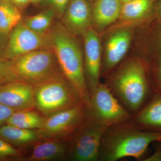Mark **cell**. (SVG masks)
Here are the masks:
<instances>
[{
	"label": "cell",
	"instance_id": "obj_9",
	"mask_svg": "<svg viewBox=\"0 0 161 161\" xmlns=\"http://www.w3.org/2000/svg\"><path fill=\"white\" fill-rule=\"evenodd\" d=\"M50 48V40L48 32L41 34L32 30L23 20L13 30L1 58L12 60L30 52Z\"/></svg>",
	"mask_w": 161,
	"mask_h": 161
},
{
	"label": "cell",
	"instance_id": "obj_4",
	"mask_svg": "<svg viewBox=\"0 0 161 161\" xmlns=\"http://www.w3.org/2000/svg\"><path fill=\"white\" fill-rule=\"evenodd\" d=\"M33 86L35 108L46 117L85 104L62 74L33 85Z\"/></svg>",
	"mask_w": 161,
	"mask_h": 161
},
{
	"label": "cell",
	"instance_id": "obj_22",
	"mask_svg": "<svg viewBox=\"0 0 161 161\" xmlns=\"http://www.w3.org/2000/svg\"><path fill=\"white\" fill-rule=\"evenodd\" d=\"M157 37V51L151 63H148L150 79L156 92H161V27Z\"/></svg>",
	"mask_w": 161,
	"mask_h": 161
},
{
	"label": "cell",
	"instance_id": "obj_7",
	"mask_svg": "<svg viewBox=\"0 0 161 161\" xmlns=\"http://www.w3.org/2000/svg\"><path fill=\"white\" fill-rule=\"evenodd\" d=\"M87 119L84 104L46 117L43 126L37 130L43 139L69 142L80 130Z\"/></svg>",
	"mask_w": 161,
	"mask_h": 161
},
{
	"label": "cell",
	"instance_id": "obj_3",
	"mask_svg": "<svg viewBox=\"0 0 161 161\" xmlns=\"http://www.w3.org/2000/svg\"><path fill=\"white\" fill-rule=\"evenodd\" d=\"M48 33L50 48L54 53L62 75L87 106L90 93L85 74L83 55L75 36L59 22H54Z\"/></svg>",
	"mask_w": 161,
	"mask_h": 161
},
{
	"label": "cell",
	"instance_id": "obj_30",
	"mask_svg": "<svg viewBox=\"0 0 161 161\" xmlns=\"http://www.w3.org/2000/svg\"><path fill=\"white\" fill-rule=\"evenodd\" d=\"M155 14L157 19L161 22V0L156 7Z\"/></svg>",
	"mask_w": 161,
	"mask_h": 161
},
{
	"label": "cell",
	"instance_id": "obj_15",
	"mask_svg": "<svg viewBox=\"0 0 161 161\" xmlns=\"http://www.w3.org/2000/svg\"><path fill=\"white\" fill-rule=\"evenodd\" d=\"M120 0H95L92 4V25L102 30L120 17Z\"/></svg>",
	"mask_w": 161,
	"mask_h": 161
},
{
	"label": "cell",
	"instance_id": "obj_29",
	"mask_svg": "<svg viewBox=\"0 0 161 161\" xmlns=\"http://www.w3.org/2000/svg\"><path fill=\"white\" fill-rule=\"evenodd\" d=\"M9 35L6 34L0 30V55L6 46Z\"/></svg>",
	"mask_w": 161,
	"mask_h": 161
},
{
	"label": "cell",
	"instance_id": "obj_31",
	"mask_svg": "<svg viewBox=\"0 0 161 161\" xmlns=\"http://www.w3.org/2000/svg\"><path fill=\"white\" fill-rule=\"evenodd\" d=\"M43 0H32V3L34 4H38L40 3H42Z\"/></svg>",
	"mask_w": 161,
	"mask_h": 161
},
{
	"label": "cell",
	"instance_id": "obj_17",
	"mask_svg": "<svg viewBox=\"0 0 161 161\" xmlns=\"http://www.w3.org/2000/svg\"><path fill=\"white\" fill-rule=\"evenodd\" d=\"M0 137L20 145L35 143L41 138L37 130L22 129L8 124L0 127Z\"/></svg>",
	"mask_w": 161,
	"mask_h": 161
},
{
	"label": "cell",
	"instance_id": "obj_28",
	"mask_svg": "<svg viewBox=\"0 0 161 161\" xmlns=\"http://www.w3.org/2000/svg\"><path fill=\"white\" fill-rule=\"evenodd\" d=\"M10 1L21 10L26 8L30 3H32V0H10Z\"/></svg>",
	"mask_w": 161,
	"mask_h": 161
},
{
	"label": "cell",
	"instance_id": "obj_27",
	"mask_svg": "<svg viewBox=\"0 0 161 161\" xmlns=\"http://www.w3.org/2000/svg\"><path fill=\"white\" fill-rule=\"evenodd\" d=\"M143 161H161V145L158 146L155 152L146 158L143 159Z\"/></svg>",
	"mask_w": 161,
	"mask_h": 161
},
{
	"label": "cell",
	"instance_id": "obj_34",
	"mask_svg": "<svg viewBox=\"0 0 161 161\" xmlns=\"http://www.w3.org/2000/svg\"><path fill=\"white\" fill-rule=\"evenodd\" d=\"M88 1H90V2H94V1H95V0H88Z\"/></svg>",
	"mask_w": 161,
	"mask_h": 161
},
{
	"label": "cell",
	"instance_id": "obj_19",
	"mask_svg": "<svg viewBox=\"0 0 161 161\" xmlns=\"http://www.w3.org/2000/svg\"><path fill=\"white\" fill-rule=\"evenodd\" d=\"M46 117L29 111H16L8 119V125L27 130H39L43 126Z\"/></svg>",
	"mask_w": 161,
	"mask_h": 161
},
{
	"label": "cell",
	"instance_id": "obj_20",
	"mask_svg": "<svg viewBox=\"0 0 161 161\" xmlns=\"http://www.w3.org/2000/svg\"><path fill=\"white\" fill-rule=\"evenodd\" d=\"M153 3L152 0H132L123 3L120 17L125 21L140 19L150 11Z\"/></svg>",
	"mask_w": 161,
	"mask_h": 161
},
{
	"label": "cell",
	"instance_id": "obj_16",
	"mask_svg": "<svg viewBox=\"0 0 161 161\" xmlns=\"http://www.w3.org/2000/svg\"><path fill=\"white\" fill-rule=\"evenodd\" d=\"M35 142L31 155L24 161H46L64 158L67 155V145L65 142L55 140L44 139Z\"/></svg>",
	"mask_w": 161,
	"mask_h": 161
},
{
	"label": "cell",
	"instance_id": "obj_21",
	"mask_svg": "<svg viewBox=\"0 0 161 161\" xmlns=\"http://www.w3.org/2000/svg\"><path fill=\"white\" fill-rule=\"evenodd\" d=\"M56 16L54 10L47 8L38 14L27 17L23 21L32 30L39 33L46 34L49 31Z\"/></svg>",
	"mask_w": 161,
	"mask_h": 161
},
{
	"label": "cell",
	"instance_id": "obj_23",
	"mask_svg": "<svg viewBox=\"0 0 161 161\" xmlns=\"http://www.w3.org/2000/svg\"><path fill=\"white\" fill-rule=\"evenodd\" d=\"M14 80L11 60L0 57V86Z\"/></svg>",
	"mask_w": 161,
	"mask_h": 161
},
{
	"label": "cell",
	"instance_id": "obj_1",
	"mask_svg": "<svg viewBox=\"0 0 161 161\" xmlns=\"http://www.w3.org/2000/svg\"><path fill=\"white\" fill-rule=\"evenodd\" d=\"M106 85L132 115L139 112L156 92L150 79L148 63L137 58L123 64Z\"/></svg>",
	"mask_w": 161,
	"mask_h": 161
},
{
	"label": "cell",
	"instance_id": "obj_26",
	"mask_svg": "<svg viewBox=\"0 0 161 161\" xmlns=\"http://www.w3.org/2000/svg\"><path fill=\"white\" fill-rule=\"evenodd\" d=\"M15 111L16 110L0 103V127L3 126V124L6 123L8 119Z\"/></svg>",
	"mask_w": 161,
	"mask_h": 161
},
{
	"label": "cell",
	"instance_id": "obj_10",
	"mask_svg": "<svg viewBox=\"0 0 161 161\" xmlns=\"http://www.w3.org/2000/svg\"><path fill=\"white\" fill-rule=\"evenodd\" d=\"M84 46L85 74L90 97L100 83L101 52L98 34L91 27L82 35Z\"/></svg>",
	"mask_w": 161,
	"mask_h": 161
},
{
	"label": "cell",
	"instance_id": "obj_6",
	"mask_svg": "<svg viewBox=\"0 0 161 161\" xmlns=\"http://www.w3.org/2000/svg\"><path fill=\"white\" fill-rule=\"evenodd\" d=\"M87 119L108 128L132 120L128 112L106 84L99 83L86 107Z\"/></svg>",
	"mask_w": 161,
	"mask_h": 161
},
{
	"label": "cell",
	"instance_id": "obj_24",
	"mask_svg": "<svg viewBox=\"0 0 161 161\" xmlns=\"http://www.w3.org/2000/svg\"><path fill=\"white\" fill-rule=\"evenodd\" d=\"M69 1L70 0H43L42 3L47 8L53 9L57 16L61 18Z\"/></svg>",
	"mask_w": 161,
	"mask_h": 161
},
{
	"label": "cell",
	"instance_id": "obj_11",
	"mask_svg": "<svg viewBox=\"0 0 161 161\" xmlns=\"http://www.w3.org/2000/svg\"><path fill=\"white\" fill-rule=\"evenodd\" d=\"M0 103L16 111H29L35 108L32 84L14 80L0 86Z\"/></svg>",
	"mask_w": 161,
	"mask_h": 161
},
{
	"label": "cell",
	"instance_id": "obj_5",
	"mask_svg": "<svg viewBox=\"0 0 161 161\" xmlns=\"http://www.w3.org/2000/svg\"><path fill=\"white\" fill-rule=\"evenodd\" d=\"M10 60L16 80L32 85L62 74L51 48L37 50Z\"/></svg>",
	"mask_w": 161,
	"mask_h": 161
},
{
	"label": "cell",
	"instance_id": "obj_33",
	"mask_svg": "<svg viewBox=\"0 0 161 161\" xmlns=\"http://www.w3.org/2000/svg\"><path fill=\"white\" fill-rule=\"evenodd\" d=\"M3 0H0V5H1V3H2V2H3Z\"/></svg>",
	"mask_w": 161,
	"mask_h": 161
},
{
	"label": "cell",
	"instance_id": "obj_32",
	"mask_svg": "<svg viewBox=\"0 0 161 161\" xmlns=\"http://www.w3.org/2000/svg\"><path fill=\"white\" fill-rule=\"evenodd\" d=\"M120 1H121L122 3H125L130 2V1H132V0H120Z\"/></svg>",
	"mask_w": 161,
	"mask_h": 161
},
{
	"label": "cell",
	"instance_id": "obj_25",
	"mask_svg": "<svg viewBox=\"0 0 161 161\" xmlns=\"http://www.w3.org/2000/svg\"><path fill=\"white\" fill-rule=\"evenodd\" d=\"M20 151L0 138V158L8 157H17L21 156Z\"/></svg>",
	"mask_w": 161,
	"mask_h": 161
},
{
	"label": "cell",
	"instance_id": "obj_12",
	"mask_svg": "<svg viewBox=\"0 0 161 161\" xmlns=\"http://www.w3.org/2000/svg\"><path fill=\"white\" fill-rule=\"evenodd\" d=\"M92 4L88 0H70L61 23L74 36H82L92 27Z\"/></svg>",
	"mask_w": 161,
	"mask_h": 161
},
{
	"label": "cell",
	"instance_id": "obj_13",
	"mask_svg": "<svg viewBox=\"0 0 161 161\" xmlns=\"http://www.w3.org/2000/svg\"><path fill=\"white\" fill-rule=\"evenodd\" d=\"M131 38L129 28L119 30L111 35L107 41L101 75L108 74L120 63L129 49Z\"/></svg>",
	"mask_w": 161,
	"mask_h": 161
},
{
	"label": "cell",
	"instance_id": "obj_14",
	"mask_svg": "<svg viewBox=\"0 0 161 161\" xmlns=\"http://www.w3.org/2000/svg\"><path fill=\"white\" fill-rule=\"evenodd\" d=\"M131 121L141 130L161 133V92H156L139 112L132 115Z\"/></svg>",
	"mask_w": 161,
	"mask_h": 161
},
{
	"label": "cell",
	"instance_id": "obj_18",
	"mask_svg": "<svg viewBox=\"0 0 161 161\" xmlns=\"http://www.w3.org/2000/svg\"><path fill=\"white\" fill-rule=\"evenodd\" d=\"M22 21L21 9L10 0H3L0 5V30L9 35Z\"/></svg>",
	"mask_w": 161,
	"mask_h": 161
},
{
	"label": "cell",
	"instance_id": "obj_8",
	"mask_svg": "<svg viewBox=\"0 0 161 161\" xmlns=\"http://www.w3.org/2000/svg\"><path fill=\"white\" fill-rule=\"evenodd\" d=\"M107 127L86 119L80 130L69 142L67 152L74 161H99L101 142Z\"/></svg>",
	"mask_w": 161,
	"mask_h": 161
},
{
	"label": "cell",
	"instance_id": "obj_2",
	"mask_svg": "<svg viewBox=\"0 0 161 161\" xmlns=\"http://www.w3.org/2000/svg\"><path fill=\"white\" fill-rule=\"evenodd\" d=\"M161 142V133L141 130L132 121L107 128L101 142L99 161L126 157L142 159L150 144Z\"/></svg>",
	"mask_w": 161,
	"mask_h": 161
},
{
	"label": "cell",
	"instance_id": "obj_35",
	"mask_svg": "<svg viewBox=\"0 0 161 161\" xmlns=\"http://www.w3.org/2000/svg\"><path fill=\"white\" fill-rule=\"evenodd\" d=\"M155 1H156V0H152L153 2V3H154Z\"/></svg>",
	"mask_w": 161,
	"mask_h": 161
}]
</instances>
